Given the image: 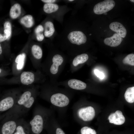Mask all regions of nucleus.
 Returning <instances> with one entry per match:
<instances>
[{
    "instance_id": "nucleus-1",
    "label": "nucleus",
    "mask_w": 134,
    "mask_h": 134,
    "mask_svg": "<svg viewBox=\"0 0 134 134\" xmlns=\"http://www.w3.org/2000/svg\"><path fill=\"white\" fill-rule=\"evenodd\" d=\"M35 100L31 91H26L19 97L14 107L9 110L21 117L29 111L33 104Z\"/></svg>"
},
{
    "instance_id": "nucleus-2",
    "label": "nucleus",
    "mask_w": 134,
    "mask_h": 134,
    "mask_svg": "<svg viewBox=\"0 0 134 134\" xmlns=\"http://www.w3.org/2000/svg\"><path fill=\"white\" fill-rule=\"evenodd\" d=\"M41 113L39 110H35L32 118L28 123L31 131L34 134H39L43 130L45 120L44 116Z\"/></svg>"
},
{
    "instance_id": "nucleus-3",
    "label": "nucleus",
    "mask_w": 134,
    "mask_h": 134,
    "mask_svg": "<svg viewBox=\"0 0 134 134\" xmlns=\"http://www.w3.org/2000/svg\"><path fill=\"white\" fill-rule=\"evenodd\" d=\"M19 97L15 94H11L1 99L0 100V112L8 111L13 108Z\"/></svg>"
},
{
    "instance_id": "nucleus-4",
    "label": "nucleus",
    "mask_w": 134,
    "mask_h": 134,
    "mask_svg": "<svg viewBox=\"0 0 134 134\" xmlns=\"http://www.w3.org/2000/svg\"><path fill=\"white\" fill-rule=\"evenodd\" d=\"M115 5L113 0H105L100 2L94 6L93 11L97 14L105 13L112 9Z\"/></svg>"
},
{
    "instance_id": "nucleus-5",
    "label": "nucleus",
    "mask_w": 134,
    "mask_h": 134,
    "mask_svg": "<svg viewBox=\"0 0 134 134\" xmlns=\"http://www.w3.org/2000/svg\"><path fill=\"white\" fill-rule=\"evenodd\" d=\"M68 40L71 43L78 45L85 43L87 38L85 34L80 31H74L68 34Z\"/></svg>"
},
{
    "instance_id": "nucleus-6",
    "label": "nucleus",
    "mask_w": 134,
    "mask_h": 134,
    "mask_svg": "<svg viewBox=\"0 0 134 134\" xmlns=\"http://www.w3.org/2000/svg\"><path fill=\"white\" fill-rule=\"evenodd\" d=\"M50 101L53 105L61 107L67 106L69 102L68 97L61 93H57L52 95L50 98Z\"/></svg>"
},
{
    "instance_id": "nucleus-7",
    "label": "nucleus",
    "mask_w": 134,
    "mask_h": 134,
    "mask_svg": "<svg viewBox=\"0 0 134 134\" xmlns=\"http://www.w3.org/2000/svg\"><path fill=\"white\" fill-rule=\"evenodd\" d=\"M77 113L79 117L84 121L92 120L95 116V111L94 108L91 106L79 109Z\"/></svg>"
},
{
    "instance_id": "nucleus-8",
    "label": "nucleus",
    "mask_w": 134,
    "mask_h": 134,
    "mask_svg": "<svg viewBox=\"0 0 134 134\" xmlns=\"http://www.w3.org/2000/svg\"><path fill=\"white\" fill-rule=\"evenodd\" d=\"M31 128L28 123L22 118L19 120L13 134H28Z\"/></svg>"
},
{
    "instance_id": "nucleus-9",
    "label": "nucleus",
    "mask_w": 134,
    "mask_h": 134,
    "mask_svg": "<svg viewBox=\"0 0 134 134\" xmlns=\"http://www.w3.org/2000/svg\"><path fill=\"white\" fill-rule=\"evenodd\" d=\"M109 123L114 124L120 125L125 122V119L122 112L116 111L115 113H111L108 117Z\"/></svg>"
},
{
    "instance_id": "nucleus-10",
    "label": "nucleus",
    "mask_w": 134,
    "mask_h": 134,
    "mask_svg": "<svg viewBox=\"0 0 134 134\" xmlns=\"http://www.w3.org/2000/svg\"><path fill=\"white\" fill-rule=\"evenodd\" d=\"M64 59L60 55L57 54L54 55L52 59V64L50 68V71L53 74H56L58 72L59 66L63 63Z\"/></svg>"
},
{
    "instance_id": "nucleus-11",
    "label": "nucleus",
    "mask_w": 134,
    "mask_h": 134,
    "mask_svg": "<svg viewBox=\"0 0 134 134\" xmlns=\"http://www.w3.org/2000/svg\"><path fill=\"white\" fill-rule=\"evenodd\" d=\"M109 28L112 31L116 32L121 37L124 38L127 34V30L121 23L117 22L111 23L109 26Z\"/></svg>"
},
{
    "instance_id": "nucleus-12",
    "label": "nucleus",
    "mask_w": 134,
    "mask_h": 134,
    "mask_svg": "<svg viewBox=\"0 0 134 134\" xmlns=\"http://www.w3.org/2000/svg\"><path fill=\"white\" fill-rule=\"evenodd\" d=\"M122 40V37L120 35L115 33L112 36L104 39V42L106 45L112 47H116L121 44Z\"/></svg>"
},
{
    "instance_id": "nucleus-13",
    "label": "nucleus",
    "mask_w": 134,
    "mask_h": 134,
    "mask_svg": "<svg viewBox=\"0 0 134 134\" xmlns=\"http://www.w3.org/2000/svg\"><path fill=\"white\" fill-rule=\"evenodd\" d=\"M20 80L21 83L24 85H28L31 84L34 81V75L31 72H23L21 75Z\"/></svg>"
},
{
    "instance_id": "nucleus-14",
    "label": "nucleus",
    "mask_w": 134,
    "mask_h": 134,
    "mask_svg": "<svg viewBox=\"0 0 134 134\" xmlns=\"http://www.w3.org/2000/svg\"><path fill=\"white\" fill-rule=\"evenodd\" d=\"M68 85L71 88L78 90L84 89L87 86L85 83L81 80L75 79L69 80L68 82Z\"/></svg>"
},
{
    "instance_id": "nucleus-15",
    "label": "nucleus",
    "mask_w": 134,
    "mask_h": 134,
    "mask_svg": "<svg viewBox=\"0 0 134 134\" xmlns=\"http://www.w3.org/2000/svg\"><path fill=\"white\" fill-rule=\"evenodd\" d=\"M55 32V29L53 23L50 21L46 22L44 24V35L45 36L49 37L52 36Z\"/></svg>"
},
{
    "instance_id": "nucleus-16",
    "label": "nucleus",
    "mask_w": 134,
    "mask_h": 134,
    "mask_svg": "<svg viewBox=\"0 0 134 134\" xmlns=\"http://www.w3.org/2000/svg\"><path fill=\"white\" fill-rule=\"evenodd\" d=\"M21 13V7L18 3L14 4L11 7L10 11V15L11 17L15 19L19 17Z\"/></svg>"
},
{
    "instance_id": "nucleus-17",
    "label": "nucleus",
    "mask_w": 134,
    "mask_h": 134,
    "mask_svg": "<svg viewBox=\"0 0 134 134\" xmlns=\"http://www.w3.org/2000/svg\"><path fill=\"white\" fill-rule=\"evenodd\" d=\"M89 57L88 55L85 53L78 55L73 59L72 64L73 66L76 67L78 65L84 63L88 60Z\"/></svg>"
},
{
    "instance_id": "nucleus-18",
    "label": "nucleus",
    "mask_w": 134,
    "mask_h": 134,
    "mask_svg": "<svg viewBox=\"0 0 134 134\" xmlns=\"http://www.w3.org/2000/svg\"><path fill=\"white\" fill-rule=\"evenodd\" d=\"M20 21L22 24L27 28L32 27L34 23L33 17L30 15H27L23 17L21 19Z\"/></svg>"
},
{
    "instance_id": "nucleus-19",
    "label": "nucleus",
    "mask_w": 134,
    "mask_h": 134,
    "mask_svg": "<svg viewBox=\"0 0 134 134\" xmlns=\"http://www.w3.org/2000/svg\"><path fill=\"white\" fill-rule=\"evenodd\" d=\"M125 100L128 102L133 103L134 102V87L127 89L124 94Z\"/></svg>"
},
{
    "instance_id": "nucleus-20",
    "label": "nucleus",
    "mask_w": 134,
    "mask_h": 134,
    "mask_svg": "<svg viewBox=\"0 0 134 134\" xmlns=\"http://www.w3.org/2000/svg\"><path fill=\"white\" fill-rule=\"evenodd\" d=\"M59 8L58 5L54 3H46L43 6V9L45 13L50 14L57 11Z\"/></svg>"
},
{
    "instance_id": "nucleus-21",
    "label": "nucleus",
    "mask_w": 134,
    "mask_h": 134,
    "mask_svg": "<svg viewBox=\"0 0 134 134\" xmlns=\"http://www.w3.org/2000/svg\"><path fill=\"white\" fill-rule=\"evenodd\" d=\"M26 57L25 53H23L19 55L16 57L15 61L17 63V68L18 70H21L23 68Z\"/></svg>"
},
{
    "instance_id": "nucleus-22",
    "label": "nucleus",
    "mask_w": 134,
    "mask_h": 134,
    "mask_svg": "<svg viewBox=\"0 0 134 134\" xmlns=\"http://www.w3.org/2000/svg\"><path fill=\"white\" fill-rule=\"evenodd\" d=\"M32 52L34 56L36 59H39L42 56V51L41 47L38 45H34L32 48Z\"/></svg>"
},
{
    "instance_id": "nucleus-23",
    "label": "nucleus",
    "mask_w": 134,
    "mask_h": 134,
    "mask_svg": "<svg viewBox=\"0 0 134 134\" xmlns=\"http://www.w3.org/2000/svg\"><path fill=\"white\" fill-rule=\"evenodd\" d=\"M123 64L131 66H134V54L132 53L126 56L123 59Z\"/></svg>"
},
{
    "instance_id": "nucleus-24",
    "label": "nucleus",
    "mask_w": 134,
    "mask_h": 134,
    "mask_svg": "<svg viewBox=\"0 0 134 134\" xmlns=\"http://www.w3.org/2000/svg\"><path fill=\"white\" fill-rule=\"evenodd\" d=\"M80 132L81 134H97V133L94 130L87 126L82 128Z\"/></svg>"
},
{
    "instance_id": "nucleus-25",
    "label": "nucleus",
    "mask_w": 134,
    "mask_h": 134,
    "mask_svg": "<svg viewBox=\"0 0 134 134\" xmlns=\"http://www.w3.org/2000/svg\"><path fill=\"white\" fill-rule=\"evenodd\" d=\"M4 30H6L11 33V26L10 23L8 21L5 22L4 24Z\"/></svg>"
},
{
    "instance_id": "nucleus-26",
    "label": "nucleus",
    "mask_w": 134,
    "mask_h": 134,
    "mask_svg": "<svg viewBox=\"0 0 134 134\" xmlns=\"http://www.w3.org/2000/svg\"><path fill=\"white\" fill-rule=\"evenodd\" d=\"M44 30V28L42 25H39L36 28L35 30V33L36 34H37L42 33L43 31Z\"/></svg>"
},
{
    "instance_id": "nucleus-27",
    "label": "nucleus",
    "mask_w": 134,
    "mask_h": 134,
    "mask_svg": "<svg viewBox=\"0 0 134 134\" xmlns=\"http://www.w3.org/2000/svg\"><path fill=\"white\" fill-rule=\"evenodd\" d=\"M94 73L96 75L101 79H103L104 77V75L103 73L97 69H96L94 71Z\"/></svg>"
},
{
    "instance_id": "nucleus-28",
    "label": "nucleus",
    "mask_w": 134,
    "mask_h": 134,
    "mask_svg": "<svg viewBox=\"0 0 134 134\" xmlns=\"http://www.w3.org/2000/svg\"><path fill=\"white\" fill-rule=\"evenodd\" d=\"M37 40L39 41H41L44 39V35L43 33H41L36 34Z\"/></svg>"
},
{
    "instance_id": "nucleus-29",
    "label": "nucleus",
    "mask_w": 134,
    "mask_h": 134,
    "mask_svg": "<svg viewBox=\"0 0 134 134\" xmlns=\"http://www.w3.org/2000/svg\"><path fill=\"white\" fill-rule=\"evenodd\" d=\"M8 37L4 34V35H2L0 34V42L3 41L7 40Z\"/></svg>"
},
{
    "instance_id": "nucleus-30",
    "label": "nucleus",
    "mask_w": 134,
    "mask_h": 134,
    "mask_svg": "<svg viewBox=\"0 0 134 134\" xmlns=\"http://www.w3.org/2000/svg\"><path fill=\"white\" fill-rule=\"evenodd\" d=\"M56 134H66L60 128H57L56 130Z\"/></svg>"
},
{
    "instance_id": "nucleus-31",
    "label": "nucleus",
    "mask_w": 134,
    "mask_h": 134,
    "mask_svg": "<svg viewBox=\"0 0 134 134\" xmlns=\"http://www.w3.org/2000/svg\"><path fill=\"white\" fill-rule=\"evenodd\" d=\"M41 1L46 3H53L56 1V0H42Z\"/></svg>"
},
{
    "instance_id": "nucleus-32",
    "label": "nucleus",
    "mask_w": 134,
    "mask_h": 134,
    "mask_svg": "<svg viewBox=\"0 0 134 134\" xmlns=\"http://www.w3.org/2000/svg\"><path fill=\"white\" fill-rule=\"evenodd\" d=\"M4 34L8 37L10 36L11 34V32H10L9 31L6 30H4Z\"/></svg>"
},
{
    "instance_id": "nucleus-33",
    "label": "nucleus",
    "mask_w": 134,
    "mask_h": 134,
    "mask_svg": "<svg viewBox=\"0 0 134 134\" xmlns=\"http://www.w3.org/2000/svg\"><path fill=\"white\" fill-rule=\"evenodd\" d=\"M6 113L2 115H0V121L2 119L6 116Z\"/></svg>"
},
{
    "instance_id": "nucleus-34",
    "label": "nucleus",
    "mask_w": 134,
    "mask_h": 134,
    "mask_svg": "<svg viewBox=\"0 0 134 134\" xmlns=\"http://www.w3.org/2000/svg\"><path fill=\"white\" fill-rule=\"evenodd\" d=\"M2 53V48L0 44V55Z\"/></svg>"
},
{
    "instance_id": "nucleus-35",
    "label": "nucleus",
    "mask_w": 134,
    "mask_h": 134,
    "mask_svg": "<svg viewBox=\"0 0 134 134\" xmlns=\"http://www.w3.org/2000/svg\"><path fill=\"white\" fill-rule=\"evenodd\" d=\"M130 1L132 2H134V0H130Z\"/></svg>"
},
{
    "instance_id": "nucleus-36",
    "label": "nucleus",
    "mask_w": 134,
    "mask_h": 134,
    "mask_svg": "<svg viewBox=\"0 0 134 134\" xmlns=\"http://www.w3.org/2000/svg\"><path fill=\"white\" fill-rule=\"evenodd\" d=\"M74 0H68V1H70V2H71V1H73Z\"/></svg>"
},
{
    "instance_id": "nucleus-37",
    "label": "nucleus",
    "mask_w": 134,
    "mask_h": 134,
    "mask_svg": "<svg viewBox=\"0 0 134 134\" xmlns=\"http://www.w3.org/2000/svg\"><path fill=\"white\" fill-rule=\"evenodd\" d=\"M1 72V70L0 69V73Z\"/></svg>"
},
{
    "instance_id": "nucleus-38",
    "label": "nucleus",
    "mask_w": 134,
    "mask_h": 134,
    "mask_svg": "<svg viewBox=\"0 0 134 134\" xmlns=\"http://www.w3.org/2000/svg\"><path fill=\"white\" fill-rule=\"evenodd\" d=\"M91 34H90V35H91Z\"/></svg>"
}]
</instances>
